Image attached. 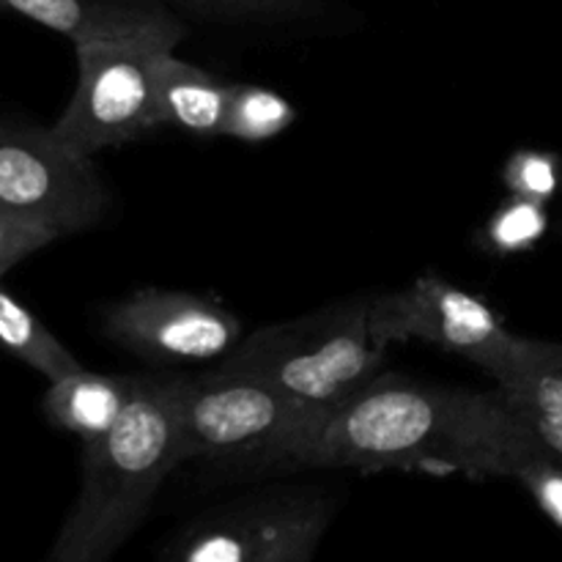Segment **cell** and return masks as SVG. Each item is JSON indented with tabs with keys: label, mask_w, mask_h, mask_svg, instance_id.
Instances as JSON below:
<instances>
[{
	"label": "cell",
	"mask_w": 562,
	"mask_h": 562,
	"mask_svg": "<svg viewBox=\"0 0 562 562\" xmlns=\"http://www.w3.org/2000/svg\"><path fill=\"white\" fill-rule=\"evenodd\" d=\"M516 483L527 488L541 514L562 530V461L552 450H538L530 461L519 470Z\"/></svg>",
	"instance_id": "19"
},
{
	"label": "cell",
	"mask_w": 562,
	"mask_h": 562,
	"mask_svg": "<svg viewBox=\"0 0 562 562\" xmlns=\"http://www.w3.org/2000/svg\"><path fill=\"white\" fill-rule=\"evenodd\" d=\"M231 82L165 49L157 58V99L165 126L198 137L223 135Z\"/></svg>",
	"instance_id": "13"
},
{
	"label": "cell",
	"mask_w": 562,
	"mask_h": 562,
	"mask_svg": "<svg viewBox=\"0 0 562 562\" xmlns=\"http://www.w3.org/2000/svg\"><path fill=\"white\" fill-rule=\"evenodd\" d=\"M503 181L510 195L547 203L562 187V162L558 154L541 148H519L503 168Z\"/></svg>",
	"instance_id": "18"
},
{
	"label": "cell",
	"mask_w": 562,
	"mask_h": 562,
	"mask_svg": "<svg viewBox=\"0 0 562 562\" xmlns=\"http://www.w3.org/2000/svg\"><path fill=\"white\" fill-rule=\"evenodd\" d=\"M538 450L543 442L497 384L494 390L439 387L384 371L327 417L302 470L516 481Z\"/></svg>",
	"instance_id": "1"
},
{
	"label": "cell",
	"mask_w": 562,
	"mask_h": 562,
	"mask_svg": "<svg viewBox=\"0 0 562 562\" xmlns=\"http://www.w3.org/2000/svg\"><path fill=\"white\" fill-rule=\"evenodd\" d=\"M327 417L250 373L220 366L195 376L184 373L187 461L231 472L302 470Z\"/></svg>",
	"instance_id": "3"
},
{
	"label": "cell",
	"mask_w": 562,
	"mask_h": 562,
	"mask_svg": "<svg viewBox=\"0 0 562 562\" xmlns=\"http://www.w3.org/2000/svg\"><path fill=\"white\" fill-rule=\"evenodd\" d=\"M368 327L384 349L415 340L464 357L494 382L525 344L483 296L459 289L437 272L417 274L404 289L371 296Z\"/></svg>",
	"instance_id": "7"
},
{
	"label": "cell",
	"mask_w": 562,
	"mask_h": 562,
	"mask_svg": "<svg viewBox=\"0 0 562 562\" xmlns=\"http://www.w3.org/2000/svg\"><path fill=\"white\" fill-rule=\"evenodd\" d=\"M0 9L27 16L71 44L157 38L176 47L187 33L165 0H0Z\"/></svg>",
	"instance_id": "10"
},
{
	"label": "cell",
	"mask_w": 562,
	"mask_h": 562,
	"mask_svg": "<svg viewBox=\"0 0 562 562\" xmlns=\"http://www.w3.org/2000/svg\"><path fill=\"white\" fill-rule=\"evenodd\" d=\"M296 121V108L272 88L231 82L223 135L245 143L272 140Z\"/></svg>",
	"instance_id": "15"
},
{
	"label": "cell",
	"mask_w": 562,
	"mask_h": 562,
	"mask_svg": "<svg viewBox=\"0 0 562 562\" xmlns=\"http://www.w3.org/2000/svg\"><path fill=\"white\" fill-rule=\"evenodd\" d=\"M549 228L547 203L532 198L510 195L503 206L494 209L481 231V245L499 258L521 256L543 239Z\"/></svg>",
	"instance_id": "16"
},
{
	"label": "cell",
	"mask_w": 562,
	"mask_h": 562,
	"mask_svg": "<svg viewBox=\"0 0 562 562\" xmlns=\"http://www.w3.org/2000/svg\"><path fill=\"white\" fill-rule=\"evenodd\" d=\"M0 349L22 366L42 373L47 382L69 376L82 368L64 340L55 338L47 324L31 307L22 305L3 283H0Z\"/></svg>",
	"instance_id": "14"
},
{
	"label": "cell",
	"mask_w": 562,
	"mask_h": 562,
	"mask_svg": "<svg viewBox=\"0 0 562 562\" xmlns=\"http://www.w3.org/2000/svg\"><path fill=\"white\" fill-rule=\"evenodd\" d=\"M184 373H137L124 415L82 445L80 494L47 562H110L146 519L170 472L184 464Z\"/></svg>",
	"instance_id": "2"
},
{
	"label": "cell",
	"mask_w": 562,
	"mask_h": 562,
	"mask_svg": "<svg viewBox=\"0 0 562 562\" xmlns=\"http://www.w3.org/2000/svg\"><path fill=\"white\" fill-rule=\"evenodd\" d=\"M173 44L157 38H99L75 44L77 86L49 130L75 151L143 140L165 130L157 99V58Z\"/></svg>",
	"instance_id": "6"
},
{
	"label": "cell",
	"mask_w": 562,
	"mask_h": 562,
	"mask_svg": "<svg viewBox=\"0 0 562 562\" xmlns=\"http://www.w3.org/2000/svg\"><path fill=\"white\" fill-rule=\"evenodd\" d=\"M108 181L93 157L75 151L49 126L9 124L0 132V206L55 239L82 234L110 209Z\"/></svg>",
	"instance_id": "8"
},
{
	"label": "cell",
	"mask_w": 562,
	"mask_h": 562,
	"mask_svg": "<svg viewBox=\"0 0 562 562\" xmlns=\"http://www.w3.org/2000/svg\"><path fill=\"white\" fill-rule=\"evenodd\" d=\"M338 510L324 486H274L192 519L159 562H311Z\"/></svg>",
	"instance_id": "5"
},
{
	"label": "cell",
	"mask_w": 562,
	"mask_h": 562,
	"mask_svg": "<svg viewBox=\"0 0 562 562\" xmlns=\"http://www.w3.org/2000/svg\"><path fill=\"white\" fill-rule=\"evenodd\" d=\"M494 384L543 448L562 461V344L525 338L516 360Z\"/></svg>",
	"instance_id": "11"
},
{
	"label": "cell",
	"mask_w": 562,
	"mask_h": 562,
	"mask_svg": "<svg viewBox=\"0 0 562 562\" xmlns=\"http://www.w3.org/2000/svg\"><path fill=\"white\" fill-rule=\"evenodd\" d=\"M0 11H3V9H0Z\"/></svg>",
	"instance_id": "22"
},
{
	"label": "cell",
	"mask_w": 562,
	"mask_h": 562,
	"mask_svg": "<svg viewBox=\"0 0 562 562\" xmlns=\"http://www.w3.org/2000/svg\"><path fill=\"white\" fill-rule=\"evenodd\" d=\"M368 305L371 296H355L307 316L263 324L217 366L263 379L333 415L384 373L390 349L371 335Z\"/></svg>",
	"instance_id": "4"
},
{
	"label": "cell",
	"mask_w": 562,
	"mask_h": 562,
	"mask_svg": "<svg viewBox=\"0 0 562 562\" xmlns=\"http://www.w3.org/2000/svg\"><path fill=\"white\" fill-rule=\"evenodd\" d=\"M137 387V376L93 373L88 368L49 382L42 412L55 428L71 434L82 445L93 442L119 423Z\"/></svg>",
	"instance_id": "12"
},
{
	"label": "cell",
	"mask_w": 562,
	"mask_h": 562,
	"mask_svg": "<svg viewBox=\"0 0 562 562\" xmlns=\"http://www.w3.org/2000/svg\"><path fill=\"white\" fill-rule=\"evenodd\" d=\"M49 241H55L53 234L0 206V280L9 269H14L16 263L31 258L42 247H47Z\"/></svg>",
	"instance_id": "20"
},
{
	"label": "cell",
	"mask_w": 562,
	"mask_h": 562,
	"mask_svg": "<svg viewBox=\"0 0 562 562\" xmlns=\"http://www.w3.org/2000/svg\"><path fill=\"white\" fill-rule=\"evenodd\" d=\"M3 124H5V121H0V132H3Z\"/></svg>",
	"instance_id": "21"
},
{
	"label": "cell",
	"mask_w": 562,
	"mask_h": 562,
	"mask_svg": "<svg viewBox=\"0 0 562 562\" xmlns=\"http://www.w3.org/2000/svg\"><path fill=\"white\" fill-rule=\"evenodd\" d=\"M102 333L119 349L162 368L217 366L245 338L241 318L214 296L154 285L113 302Z\"/></svg>",
	"instance_id": "9"
},
{
	"label": "cell",
	"mask_w": 562,
	"mask_h": 562,
	"mask_svg": "<svg viewBox=\"0 0 562 562\" xmlns=\"http://www.w3.org/2000/svg\"><path fill=\"white\" fill-rule=\"evenodd\" d=\"M192 14L220 22H294L307 20L318 11V0H165Z\"/></svg>",
	"instance_id": "17"
}]
</instances>
